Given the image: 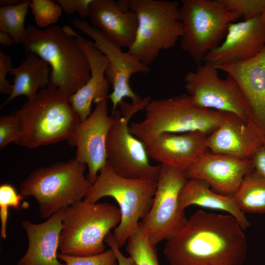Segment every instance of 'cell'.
<instances>
[{"label": "cell", "mask_w": 265, "mask_h": 265, "mask_svg": "<svg viewBox=\"0 0 265 265\" xmlns=\"http://www.w3.org/2000/svg\"><path fill=\"white\" fill-rule=\"evenodd\" d=\"M243 229L231 215L199 210L166 241L170 265H242L247 244Z\"/></svg>", "instance_id": "6da1fadb"}, {"label": "cell", "mask_w": 265, "mask_h": 265, "mask_svg": "<svg viewBox=\"0 0 265 265\" xmlns=\"http://www.w3.org/2000/svg\"><path fill=\"white\" fill-rule=\"evenodd\" d=\"M28 53H33L51 66L47 87L58 90L68 99L91 77L88 58L75 37L59 26L42 29L29 25L21 42Z\"/></svg>", "instance_id": "7a4b0ae2"}, {"label": "cell", "mask_w": 265, "mask_h": 265, "mask_svg": "<svg viewBox=\"0 0 265 265\" xmlns=\"http://www.w3.org/2000/svg\"><path fill=\"white\" fill-rule=\"evenodd\" d=\"M11 113L18 127L16 144L29 149L68 142L81 122L68 98L58 90L48 87Z\"/></svg>", "instance_id": "3957f363"}, {"label": "cell", "mask_w": 265, "mask_h": 265, "mask_svg": "<svg viewBox=\"0 0 265 265\" xmlns=\"http://www.w3.org/2000/svg\"><path fill=\"white\" fill-rule=\"evenodd\" d=\"M144 110V120L131 123L129 131L146 146L165 132H199L208 136L219 127L225 113L199 107L186 94L151 100Z\"/></svg>", "instance_id": "277c9868"}, {"label": "cell", "mask_w": 265, "mask_h": 265, "mask_svg": "<svg viewBox=\"0 0 265 265\" xmlns=\"http://www.w3.org/2000/svg\"><path fill=\"white\" fill-rule=\"evenodd\" d=\"M157 181L131 179L115 173L107 161L83 199L96 203L104 197L113 198L121 213V221L112 233L120 248L137 228L152 207Z\"/></svg>", "instance_id": "5b68a950"}, {"label": "cell", "mask_w": 265, "mask_h": 265, "mask_svg": "<svg viewBox=\"0 0 265 265\" xmlns=\"http://www.w3.org/2000/svg\"><path fill=\"white\" fill-rule=\"evenodd\" d=\"M86 167L75 158L36 168L21 183L20 193L34 197L47 219L84 198L92 185L84 176Z\"/></svg>", "instance_id": "8992f818"}, {"label": "cell", "mask_w": 265, "mask_h": 265, "mask_svg": "<svg viewBox=\"0 0 265 265\" xmlns=\"http://www.w3.org/2000/svg\"><path fill=\"white\" fill-rule=\"evenodd\" d=\"M121 218L119 209L109 203L83 199L67 207L59 237L60 253L86 256L104 252L106 236Z\"/></svg>", "instance_id": "52a82bcc"}, {"label": "cell", "mask_w": 265, "mask_h": 265, "mask_svg": "<svg viewBox=\"0 0 265 265\" xmlns=\"http://www.w3.org/2000/svg\"><path fill=\"white\" fill-rule=\"evenodd\" d=\"M180 3L166 0H130L137 19L134 41L128 52L150 65L162 50L174 48L183 34Z\"/></svg>", "instance_id": "ba28073f"}, {"label": "cell", "mask_w": 265, "mask_h": 265, "mask_svg": "<svg viewBox=\"0 0 265 265\" xmlns=\"http://www.w3.org/2000/svg\"><path fill=\"white\" fill-rule=\"evenodd\" d=\"M180 17L183 26L181 49L197 66L221 43L229 24L241 18L227 9L222 0H182Z\"/></svg>", "instance_id": "9c48e42d"}, {"label": "cell", "mask_w": 265, "mask_h": 265, "mask_svg": "<svg viewBox=\"0 0 265 265\" xmlns=\"http://www.w3.org/2000/svg\"><path fill=\"white\" fill-rule=\"evenodd\" d=\"M151 101L147 96L137 104L123 101L118 106L120 110L112 112L114 122L108 133L107 161L114 172L131 179L158 180L160 165L149 162L146 146L129 131V121L138 111L145 109Z\"/></svg>", "instance_id": "30bf717a"}, {"label": "cell", "mask_w": 265, "mask_h": 265, "mask_svg": "<svg viewBox=\"0 0 265 265\" xmlns=\"http://www.w3.org/2000/svg\"><path fill=\"white\" fill-rule=\"evenodd\" d=\"M152 207L140 221L147 237L154 246L175 236L187 219L179 204L180 191L188 178L186 170L160 164Z\"/></svg>", "instance_id": "8fae6325"}, {"label": "cell", "mask_w": 265, "mask_h": 265, "mask_svg": "<svg viewBox=\"0 0 265 265\" xmlns=\"http://www.w3.org/2000/svg\"><path fill=\"white\" fill-rule=\"evenodd\" d=\"M187 94L198 106L233 114L250 127L249 108L238 84L230 76H218L216 68L203 62L185 77Z\"/></svg>", "instance_id": "7c38bea8"}, {"label": "cell", "mask_w": 265, "mask_h": 265, "mask_svg": "<svg viewBox=\"0 0 265 265\" xmlns=\"http://www.w3.org/2000/svg\"><path fill=\"white\" fill-rule=\"evenodd\" d=\"M75 27L90 36L93 40L92 44L109 60L105 71L106 77L113 87L112 92L107 98L112 103V111L125 98H129L132 104L139 103L142 99L135 93L130 85V79L135 73H148L150 68L140 62L129 52H123L121 47L109 40L103 33L84 20L74 19L71 21Z\"/></svg>", "instance_id": "4fadbf2b"}, {"label": "cell", "mask_w": 265, "mask_h": 265, "mask_svg": "<svg viewBox=\"0 0 265 265\" xmlns=\"http://www.w3.org/2000/svg\"><path fill=\"white\" fill-rule=\"evenodd\" d=\"M107 99L96 103L91 114L80 123L68 141L76 147L75 159L86 165V178L91 184L107 162L106 140L114 122L113 116L108 114Z\"/></svg>", "instance_id": "5bb4252c"}, {"label": "cell", "mask_w": 265, "mask_h": 265, "mask_svg": "<svg viewBox=\"0 0 265 265\" xmlns=\"http://www.w3.org/2000/svg\"><path fill=\"white\" fill-rule=\"evenodd\" d=\"M215 67L238 84L250 112V127L265 144V47L252 58Z\"/></svg>", "instance_id": "9a60e30c"}, {"label": "cell", "mask_w": 265, "mask_h": 265, "mask_svg": "<svg viewBox=\"0 0 265 265\" xmlns=\"http://www.w3.org/2000/svg\"><path fill=\"white\" fill-rule=\"evenodd\" d=\"M265 47V20L261 15L252 19L229 24L221 43L209 52L203 62L215 67L250 59Z\"/></svg>", "instance_id": "2e32d148"}, {"label": "cell", "mask_w": 265, "mask_h": 265, "mask_svg": "<svg viewBox=\"0 0 265 265\" xmlns=\"http://www.w3.org/2000/svg\"><path fill=\"white\" fill-rule=\"evenodd\" d=\"M254 171L251 159H242L209 152L186 172L188 178L204 181L215 192L231 196L236 192L244 177Z\"/></svg>", "instance_id": "e0dca14e"}, {"label": "cell", "mask_w": 265, "mask_h": 265, "mask_svg": "<svg viewBox=\"0 0 265 265\" xmlns=\"http://www.w3.org/2000/svg\"><path fill=\"white\" fill-rule=\"evenodd\" d=\"M206 134L199 132L159 134L146 146L150 158L186 170L209 152Z\"/></svg>", "instance_id": "ac0fdd59"}, {"label": "cell", "mask_w": 265, "mask_h": 265, "mask_svg": "<svg viewBox=\"0 0 265 265\" xmlns=\"http://www.w3.org/2000/svg\"><path fill=\"white\" fill-rule=\"evenodd\" d=\"M65 209L53 213L42 223H21L28 239L27 249L16 265H66L58 257L59 237Z\"/></svg>", "instance_id": "d6986e66"}, {"label": "cell", "mask_w": 265, "mask_h": 265, "mask_svg": "<svg viewBox=\"0 0 265 265\" xmlns=\"http://www.w3.org/2000/svg\"><path fill=\"white\" fill-rule=\"evenodd\" d=\"M63 27L73 35L85 53L90 62L91 77L87 82L75 94L68 98L69 103L78 114L80 121L85 120L92 113L93 103L107 99L109 83L105 71L109 64L107 57L87 40L78 34L69 26Z\"/></svg>", "instance_id": "ffe728a7"}, {"label": "cell", "mask_w": 265, "mask_h": 265, "mask_svg": "<svg viewBox=\"0 0 265 265\" xmlns=\"http://www.w3.org/2000/svg\"><path fill=\"white\" fill-rule=\"evenodd\" d=\"M263 144L247 124L230 113H225L219 127L207 137V145L211 153L242 159H251Z\"/></svg>", "instance_id": "44dd1931"}, {"label": "cell", "mask_w": 265, "mask_h": 265, "mask_svg": "<svg viewBox=\"0 0 265 265\" xmlns=\"http://www.w3.org/2000/svg\"><path fill=\"white\" fill-rule=\"evenodd\" d=\"M89 17L92 26L120 47L129 48L133 44L137 19L131 10H123L114 0H93Z\"/></svg>", "instance_id": "7402d4cb"}, {"label": "cell", "mask_w": 265, "mask_h": 265, "mask_svg": "<svg viewBox=\"0 0 265 265\" xmlns=\"http://www.w3.org/2000/svg\"><path fill=\"white\" fill-rule=\"evenodd\" d=\"M179 204L182 211L190 205L223 211L234 216L243 230L250 226L245 213L239 208L233 196L213 192L210 186L201 180L188 178L180 191Z\"/></svg>", "instance_id": "603a6c76"}, {"label": "cell", "mask_w": 265, "mask_h": 265, "mask_svg": "<svg viewBox=\"0 0 265 265\" xmlns=\"http://www.w3.org/2000/svg\"><path fill=\"white\" fill-rule=\"evenodd\" d=\"M50 68L49 64L36 54L28 53L26 58L9 73L14 76L13 91L1 107L21 95L25 96L28 100L31 99L39 89L47 87Z\"/></svg>", "instance_id": "cb8c5ba5"}, {"label": "cell", "mask_w": 265, "mask_h": 265, "mask_svg": "<svg viewBox=\"0 0 265 265\" xmlns=\"http://www.w3.org/2000/svg\"><path fill=\"white\" fill-rule=\"evenodd\" d=\"M241 211L265 213V179L254 171L246 175L233 195Z\"/></svg>", "instance_id": "d4e9b609"}, {"label": "cell", "mask_w": 265, "mask_h": 265, "mask_svg": "<svg viewBox=\"0 0 265 265\" xmlns=\"http://www.w3.org/2000/svg\"><path fill=\"white\" fill-rule=\"evenodd\" d=\"M31 0L14 6L0 7V31L9 34L14 43H21L26 32L25 20Z\"/></svg>", "instance_id": "484cf974"}, {"label": "cell", "mask_w": 265, "mask_h": 265, "mask_svg": "<svg viewBox=\"0 0 265 265\" xmlns=\"http://www.w3.org/2000/svg\"><path fill=\"white\" fill-rule=\"evenodd\" d=\"M126 249L136 265H160L156 246L150 242L140 222L128 238Z\"/></svg>", "instance_id": "4316f807"}, {"label": "cell", "mask_w": 265, "mask_h": 265, "mask_svg": "<svg viewBox=\"0 0 265 265\" xmlns=\"http://www.w3.org/2000/svg\"><path fill=\"white\" fill-rule=\"evenodd\" d=\"M30 7L35 23L40 27H46L55 23L62 13L57 2L51 0H31Z\"/></svg>", "instance_id": "83f0119b"}, {"label": "cell", "mask_w": 265, "mask_h": 265, "mask_svg": "<svg viewBox=\"0 0 265 265\" xmlns=\"http://www.w3.org/2000/svg\"><path fill=\"white\" fill-rule=\"evenodd\" d=\"M24 196L18 194L15 187L9 184L0 186V219L1 222L0 237L6 238V224L8 208L12 207L20 210L21 201Z\"/></svg>", "instance_id": "f1b7e54d"}, {"label": "cell", "mask_w": 265, "mask_h": 265, "mask_svg": "<svg viewBox=\"0 0 265 265\" xmlns=\"http://www.w3.org/2000/svg\"><path fill=\"white\" fill-rule=\"evenodd\" d=\"M57 257L66 265H118L114 252L110 248L95 255L76 256L58 253Z\"/></svg>", "instance_id": "f546056e"}, {"label": "cell", "mask_w": 265, "mask_h": 265, "mask_svg": "<svg viewBox=\"0 0 265 265\" xmlns=\"http://www.w3.org/2000/svg\"><path fill=\"white\" fill-rule=\"evenodd\" d=\"M229 10L239 15L244 21L261 15L265 7V0H222Z\"/></svg>", "instance_id": "4dcf8cb0"}, {"label": "cell", "mask_w": 265, "mask_h": 265, "mask_svg": "<svg viewBox=\"0 0 265 265\" xmlns=\"http://www.w3.org/2000/svg\"><path fill=\"white\" fill-rule=\"evenodd\" d=\"M19 136L17 120L13 114L0 116V149H3L9 143H16Z\"/></svg>", "instance_id": "1f68e13d"}, {"label": "cell", "mask_w": 265, "mask_h": 265, "mask_svg": "<svg viewBox=\"0 0 265 265\" xmlns=\"http://www.w3.org/2000/svg\"><path fill=\"white\" fill-rule=\"evenodd\" d=\"M93 0H57L56 1L66 13L77 12L81 18L89 17V7Z\"/></svg>", "instance_id": "d6a6232c"}, {"label": "cell", "mask_w": 265, "mask_h": 265, "mask_svg": "<svg viewBox=\"0 0 265 265\" xmlns=\"http://www.w3.org/2000/svg\"><path fill=\"white\" fill-rule=\"evenodd\" d=\"M12 64L9 56L0 52V93L10 95L13 91V84L7 80L6 75L12 70Z\"/></svg>", "instance_id": "836d02e7"}, {"label": "cell", "mask_w": 265, "mask_h": 265, "mask_svg": "<svg viewBox=\"0 0 265 265\" xmlns=\"http://www.w3.org/2000/svg\"><path fill=\"white\" fill-rule=\"evenodd\" d=\"M251 159L254 171L265 179V144H262L257 149Z\"/></svg>", "instance_id": "e575fe53"}, {"label": "cell", "mask_w": 265, "mask_h": 265, "mask_svg": "<svg viewBox=\"0 0 265 265\" xmlns=\"http://www.w3.org/2000/svg\"><path fill=\"white\" fill-rule=\"evenodd\" d=\"M105 241L114 252L118 265H136L130 257H126L122 253L120 248L118 246L114 240L112 233L111 232L106 236Z\"/></svg>", "instance_id": "d590c367"}, {"label": "cell", "mask_w": 265, "mask_h": 265, "mask_svg": "<svg viewBox=\"0 0 265 265\" xmlns=\"http://www.w3.org/2000/svg\"><path fill=\"white\" fill-rule=\"evenodd\" d=\"M0 43L4 46L9 47L14 44V42L9 34L0 31Z\"/></svg>", "instance_id": "8d00e7d4"}, {"label": "cell", "mask_w": 265, "mask_h": 265, "mask_svg": "<svg viewBox=\"0 0 265 265\" xmlns=\"http://www.w3.org/2000/svg\"><path fill=\"white\" fill-rule=\"evenodd\" d=\"M24 1L23 0H0V7L16 5L23 2Z\"/></svg>", "instance_id": "74e56055"}, {"label": "cell", "mask_w": 265, "mask_h": 265, "mask_svg": "<svg viewBox=\"0 0 265 265\" xmlns=\"http://www.w3.org/2000/svg\"><path fill=\"white\" fill-rule=\"evenodd\" d=\"M262 17L265 20V7L264 8V9L263 11L262 14H261Z\"/></svg>", "instance_id": "f35d334b"}]
</instances>
